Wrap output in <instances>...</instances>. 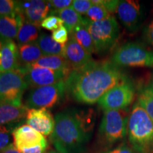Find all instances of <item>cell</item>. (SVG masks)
Returning <instances> with one entry per match:
<instances>
[{"instance_id":"484cf974","label":"cell","mask_w":153,"mask_h":153,"mask_svg":"<svg viewBox=\"0 0 153 153\" xmlns=\"http://www.w3.org/2000/svg\"><path fill=\"white\" fill-rule=\"evenodd\" d=\"M22 14L21 1L0 0V16H15Z\"/></svg>"},{"instance_id":"7c38bea8","label":"cell","mask_w":153,"mask_h":153,"mask_svg":"<svg viewBox=\"0 0 153 153\" xmlns=\"http://www.w3.org/2000/svg\"><path fill=\"white\" fill-rule=\"evenodd\" d=\"M14 145L19 150L37 145L48 147V141L44 135L27 124L16 126L12 132Z\"/></svg>"},{"instance_id":"30bf717a","label":"cell","mask_w":153,"mask_h":153,"mask_svg":"<svg viewBox=\"0 0 153 153\" xmlns=\"http://www.w3.org/2000/svg\"><path fill=\"white\" fill-rule=\"evenodd\" d=\"M19 69L24 74L28 87L32 88L53 85L65 79L68 76L63 72L31 65L20 67Z\"/></svg>"},{"instance_id":"1f68e13d","label":"cell","mask_w":153,"mask_h":153,"mask_svg":"<svg viewBox=\"0 0 153 153\" xmlns=\"http://www.w3.org/2000/svg\"><path fill=\"white\" fill-rule=\"evenodd\" d=\"M94 4H98L104 7L109 13H114L117 10L119 4L118 0H91Z\"/></svg>"},{"instance_id":"8fae6325","label":"cell","mask_w":153,"mask_h":153,"mask_svg":"<svg viewBox=\"0 0 153 153\" xmlns=\"http://www.w3.org/2000/svg\"><path fill=\"white\" fill-rule=\"evenodd\" d=\"M118 19L124 27L131 33L139 30L143 22V9L137 1L122 0L117 8Z\"/></svg>"},{"instance_id":"8d00e7d4","label":"cell","mask_w":153,"mask_h":153,"mask_svg":"<svg viewBox=\"0 0 153 153\" xmlns=\"http://www.w3.org/2000/svg\"><path fill=\"white\" fill-rule=\"evenodd\" d=\"M0 153H22L19 151L18 149L16 148V147L14 146V144H11L9 145L8 147H7L4 150H3Z\"/></svg>"},{"instance_id":"f35d334b","label":"cell","mask_w":153,"mask_h":153,"mask_svg":"<svg viewBox=\"0 0 153 153\" xmlns=\"http://www.w3.org/2000/svg\"><path fill=\"white\" fill-rule=\"evenodd\" d=\"M3 44H4V41H2L1 39H0V50H1V48H2Z\"/></svg>"},{"instance_id":"5b68a950","label":"cell","mask_w":153,"mask_h":153,"mask_svg":"<svg viewBox=\"0 0 153 153\" xmlns=\"http://www.w3.org/2000/svg\"><path fill=\"white\" fill-rule=\"evenodd\" d=\"M87 27L93 40L95 53L107 52L116 45L119 38V26L113 16L97 22L87 19Z\"/></svg>"},{"instance_id":"2e32d148","label":"cell","mask_w":153,"mask_h":153,"mask_svg":"<svg viewBox=\"0 0 153 153\" xmlns=\"http://www.w3.org/2000/svg\"><path fill=\"white\" fill-rule=\"evenodd\" d=\"M19 65V48L13 40L4 41L0 50V73L17 70Z\"/></svg>"},{"instance_id":"3957f363","label":"cell","mask_w":153,"mask_h":153,"mask_svg":"<svg viewBox=\"0 0 153 153\" xmlns=\"http://www.w3.org/2000/svg\"><path fill=\"white\" fill-rule=\"evenodd\" d=\"M128 134L134 150L147 152L153 149V121L137 102L130 113Z\"/></svg>"},{"instance_id":"7a4b0ae2","label":"cell","mask_w":153,"mask_h":153,"mask_svg":"<svg viewBox=\"0 0 153 153\" xmlns=\"http://www.w3.org/2000/svg\"><path fill=\"white\" fill-rule=\"evenodd\" d=\"M87 116L75 111L58 113L55 118V127L51 135L55 148L60 153H77L89 137Z\"/></svg>"},{"instance_id":"f1b7e54d","label":"cell","mask_w":153,"mask_h":153,"mask_svg":"<svg viewBox=\"0 0 153 153\" xmlns=\"http://www.w3.org/2000/svg\"><path fill=\"white\" fill-rule=\"evenodd\" d=\"M63 25H64V23L60 17L56 15H51V16H47L41 22V26L45 29L53 32Z\"/></svg>"},{"instance_id":"4dcf8cb0","label":"cell","mask_w":153,"mask_h":153,"mask_svg":"<svg viewBox=\"0 0 153 153\" xmlns=\"http://www.w3.org/2000/svg\"><path fill=\"white\" fill-rule=\"evenodd\" d=\"M69 32L65 26L63 25L52 33L51 37L55 42L60 44H66L68 41Z\"/></svg>"},{"instance_id":"52a82bcc","label":"cell","mask_w":153,"mask_h":153,"mask_svg":"<svg viewBox=\"0 0 153 153\" xmlns=\"http://www.w3.org/2000/svg\"><path fill=\"white\" fill-rule=\"evenodd\" d=\"M65 79L51 85L32 88L28 92L25 106L30 109L55 106L60 102L66 92Z\"/></svg>"},{"instance_id":"ab89813d","label":"cell","mask_w":153,"mask_h":153,"mask_svg":"<svg viewBox=\"0 0 153 153\" xmlns=\"http://www.w3.org/2000/svg\"><path fill=\"white\" fill-rule=\"evenodd\" d=\"M152 86H153V79H152Z\"/></svg>"},{"instance_id":"5bb4252c","label":"cell","mask_w":153,"mask_h":153,"mask_svg":"<svg viewBox=\"0 0 153 153\" xmlns=\"http://www.w3.org/2000/svg\"><path fill=\"white\" fill-rule=\"evenodd\" d=\"M21 9L26 22L37 25L41 24L52 9L49 1L43 0L21 1Z\"/></svg>"},{"instance_id":"277c9868","label":"cell","mask_w":153,"mask_h":153,"mask_svg":"<svg viewBox=\"0 0 153 153\" xmlns=\"http://www.w3.org/2000/svg\"><path fill=\"white\" fill-rule=\"evenodd\" d=\"M128 108L104 111L99 126V136L105 146H111L121 140L128 133Z\"/></svg>"},{"instance_id":"83f0119b","label":"cell","mask_w":153,"mask_h":153,"mask_svg":"<svg viewBox=\"0 0 153 153\" xmlns=\"http://www.w3.org/2000/svg\"><path fill=\"white\" fill-rule=\"evenodd\" d=\"M16 127V123L7 124L0 126V152L11 144L12 132Z\"/></svg>"},{"instance_id":"d590c367","label":"cell","mask_w":153,"mask_h":153,"mask_svg":"<svg viewBox=\"0 0 153 153\" xmlns=\"http://www.w3.org/2000/svg\"><path fill=\"white\" fill-rule=\"evenodd\" d=\"M48 147L43 145H37L29 148H24L19 150L22 153H46Z\"/></svg>"},{"instance_id":"603a6c76","label":"cell","mask_w":153,"mask_h":153,"mask_svg":"<svg viewBox=\"0 0 153 153\" xmlns=\"http://www.w3.org/2000/svg\"><path fill=\"white\" fill-rule=\"evenodd\" d=\"M137 103L153 121V86L152 82L138 87Z\"/></svg>"},{"instance_id":"6da1fadb","label":"cell","mask_w":153,"mask_h":153,"mask_svg":"<svg viewBox=\"0 0 153 153\" xmlns=\"http://www.w3.org/2000/svg\"><path fill=\"white\" fill-rule=\"evenodd\" d=\"M130 81L126 73L111 61L93 60L72 70L65 79L66 91L74 100L93 104L112 88Z\"/></svg>"},{"instance_id":"74e56055","label":"cell","mask_w":153,"mask_h":153,"mask_svg":"<svg viewBox=\"0 0 153 153\" xmlns=\"http://www.w3.org/2000/svg\"><path fill=\"white\" fill-rule=\"evenodd\" d=\"M46 153H60L59 152H57V150H51L49 152H48Z\"/></svg>"},{"instance_id":"d6a6232c","label":"cell","mask_w":153,"mask_h":153,"mask_svg":"<svg viewBox=\"0 0 153 153\" xmlns=\"http://www.w3.org/2000/svg\"><path fill=\"white\" fill-rule=\"evenodd\" d=\"M49 3L53 10L51 11V13H53L69 7H72L73 1L72 0H51L49 1Z\"/></svg>"},{"instance_id":"e0dca14e","label":"cell","mask_w":153,"mask_h":153,"mask_svg":"<svg viewBox=\"0 0 153 153\" xmlns=\"http://www.w3.org/2000/svg\"><path fill=\"white\" fill-rule=\"evenodd\" d=\"M25 22L22 14L15 16H0V39L5 41L16 38Z\"/></svg>"},{"instance_id":"7402d4cb","label":"cell","mask_w":153,"mask_h":153,"mask_svg":"<svg viewBox=\"0 0 153 153\" xmlns=\"http://www.w3.org/2000/svg\"><path fill=\"white\" fill-rule=\"evenodd\" d=\"M18 48L19 62L24 63V65L33 64L44 56L36 43L19 45Z\"/></svg>"},{"instance_id":"ba28073f","label":"cell","mask_w":153,"mask_h":153,"mask_svg":"<svg viewBox=\"0 0 153 153\" xmlns=\"http://www.w3.org/2000/svg\"><path fill=\"white\" fill-rule=\"evenodd\" d=\"M28 87L19 69L0 73V101L22 106L24 91Z\"/></svg>"},{"instance_id":"d6986e66","label":"cell","mask_w":153,"mask_h":153,"mask_svg":"<svg viewBox=\"0 0 153 153\" xmlns=\"http://www.w3.org/2000/svg\"><path fill=\"white\" fill-rule=\"evenodd\" d=\"M36 43L45 56L57 55L64 57L66 44L57 43L51 36L45 33H41Z\"/></svg>"},{"instance_id":"4fadbf2b","label":"cell","mask_w":153,"mask_h":153,"mask_svg":"<svg viewBox=\"0 0 153 153\" xmlns=\"http://www.w3.org/2000/svg\"><path fill=\"white\" fill-rule=\"evenodd\" d=\"M26 122L44 136L52 135L54 130L55 119L48 108H28Z\"/></svg>"},{"instance_id":"d4e9b609","label":"cell","mask_w":153,"mask_h":153,"mask_svg":"<svg viewBox=\"0 0 153 153\" xmlns=\"http://www.w3.org/2000/svg\"><path fill=\"white\" fill-rule=\"evenodd\" d=\"M55 13L57 14V16L60 17L62 20L64 26L68 29L69 34L72 33V31L76 26L85 22V18L79 13L74 11L72 7H69V8L65 9L63 10L53 12L52 14H55Z\"/></svg>"},{"instance_id":"9a60e30c","label":"cell","mask_w":153,"mask_h":153,"mask_svg":"<svg viewBox=\"0 0 153 153\" xmlns=\"http://www.w3.org/2000/svg\"><path fill=\"white\" fill-rule=\"evenodd\" d=\"M64 57L68 61L72 70L80 69L91 61V55L85 51L75 40L70 37L65 45Z\"/></svg>"},{"instance_id":"836d02e7","label":"cell","mask_w":153,"mask_h":153,"mask_svg":"<svg viewBox=\"0 0 153 153\" xmlns=\"http://www.w3.org/2000/svg\"><path fill=\"white\" fill-rule=\"evenodd\" d=\"M143 38L145 43L153 48V20L143 29Z\"/></svg>"},{"instance_id":"ffe728a7","label":"cell","mask_w":153,"mask_h":153,"mask_svg":"<svg viewBox=\"0 0 153 153\" xmlns=\"http://www.w3.org/2000/svg\"><path fill=\"white\" fill-rule=\"evenodd\" d=\"M33 66L42 67L51 69L56 71H61L67 74H70L72 71L71 67L65 58L62 56L51 55V56H43L36 62L31 64Z\"/></svg>"},{"instance_id":"4316f807","label":"cell","mask_w":153,"mask_h":153,"mask_svg":"<svg viewBox=\"0 0 153 153\" xmlns=\"http://www.w3.org/2000/svg\"><path fill=\"white\" fill-rule=\"evenodd\" d=\"M85 18L91 22H97L104 20L111 16L110 13L102 6L94 4L85 14Z\"/></svg>"},{"instance_id":"8992f818","label":"cell","mask_w":153,"mask_h":153,"mask_svg":"<svg viewBox=\"0 0 153 153\" xmlns=\"http://www.w3.org/2000/svg\"><path fill=\"white\" fill-rule=\"evenodd\" d=\"M111 62L119 67L153 68V51L141 44L129 42L115 51Z\"/></svg>"},{"instance_id":"f546056e","label":"cell","mask_w":153,"mask_h":153,"mask_svg":"<svg viewBox=\"0 0 153 153\" xmlns=\"http://www.w3.org/2000/svg\"><path fill=\"white\" fill-rule=\"evenodd\" d=\"M92 5L91 0H74L72 8L79 14L85 15Z\"/></svg>"},{"instance_id":"44dd1931","label":"cell","mask_w":153,"mask_h":153,"mask_svg":"<svg viewBox=\"0 0 153 153\" xmlns=\"http://www.w3.org/2000/svg\"><path fill=\"white\" fill-rule=\"evenodd\" d=\"M70 35V37L75 40L87 52L90 53L91 55L93 53H95L93 40L87 27L86 18H85V22L76 26Z\"/></svg>"},{"instance_id":"cb8c5ba5","label":"cell","mask_w":153,"mask_h":153,"mask_svg":"<svg viewBox=\"0 0 153 153\" xmlns=\"http://www.w3.org/2000/svg\"><path fill=\"white\" fill-rule=\"evenodd\" d=\"M40 25L25 22L16 37L19 45L36 43L40 36Z\"/></svg>"},{"instance_id":"ac0fdd59","label":"cell","mask_w":153,"mask_h":153,"mask_svg":"<svg viewBox=\"0 0 153 153\" xmlns=\"http://www.w3.org/2000/svg\"><path fill=\"white\" fill-rule=\"evenodd\" d=\"M28 108L0 101V126L16 123L26 117Z\"/></svg>"},{"instance_id":"9c48e42d","label":"cell","mask_w":153,"mask_h":153,"mask_svg":"<svg viewBox=\"0 0 153 153\" xmlns=\"http://www.w3.org/2000/svg\"><path fill=\"white\" fill-rule=\"evenodd\" d=\"M135 94V85L130 80L107 91L99 99L98 104L104 111L126 109L133 101Z\"/></svg>"},{"instance_id":"e575fe53","label":"cell","mask_w":153,"mask_h":153,"mask_svg":"<svg viewBox=\"0 0 153 153\" xmlns=\"http://www.w3.org/2000/svg\"><path fill=\"white\" fill-rule=\"evenodd\" d=\"M104 153H135L133 149L126 145H120L111 150L106 151Z\"/></svg>"}]
</instances>
